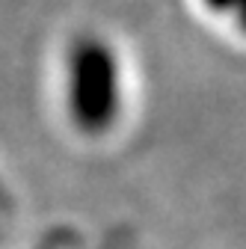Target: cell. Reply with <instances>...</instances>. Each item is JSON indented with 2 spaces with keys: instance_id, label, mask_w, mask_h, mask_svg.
I'll use <instances>...</instances> for the list:
<instances>
[{
  "instance_id": "obj_1",
  "label": "cell",
  "mask_w": 246,
  "mask_h": 249,
  "mask_svg": "<svg viewBox=\"0 0 246 249\" xmlns=\"http://www.w3.org/2000/svg\"><path fill=\"white\" fill-rule=\"evenodd\" d=\"M66 107L80 134L98 137L122 113V69L101 36H77L66 53Z\"/></svg>"
},
{
  "instance_id": "obj_2",
  "label": "cell",
  "mask_w": 246,
  "mask_h": 249,
  "mask_svg": "<svg viewBox=\"0 0 246 249\" xmlns=\"http://www.w3.org/2000/svg\"><path fill=\"white\" fill-rule=\"evenodd\" d=\"M211 15H226L240 33H246V0H202Z\"/></svg>"
}]
</instances>
